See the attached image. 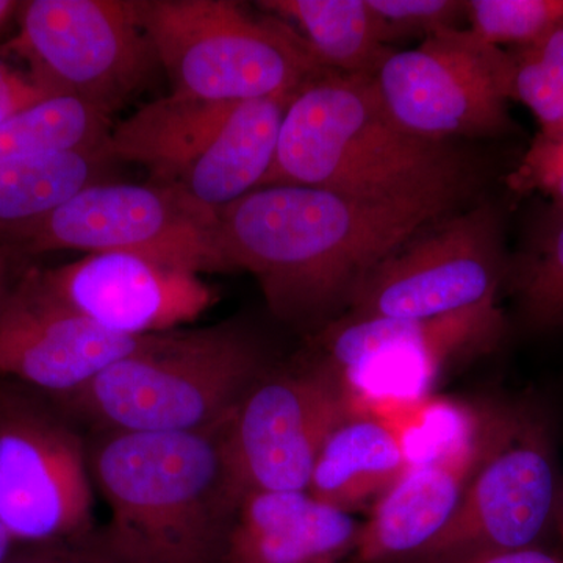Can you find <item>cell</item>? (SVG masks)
<instances>
[{
  "label": "cell",
  "instance_id": "obj_1",
  "mask_svg": "<svg viewBox=\"0 0 563 563\" xmlns=\"http://www.w3.org/2000/svg\"><path fill=\"white\" fill-rule=\"evenodd\" d=\"M461 209L273 185L218 211V242L229 272L252 274L277 318L312 325L347 309L366 276L422 225Z\"/></svg>",
  "mask_w": 563,
  "mask_h": 563
},
{
  "label": "cell",
  "instance_id": "obj_2",
  "mask_svg": "<svg viewBox=\"0 0 563 563\" xmlns=\"http://www.w3.org/2000/svg\"><path fill=\"white\" fill-rule=\"evenodd\" d=\"M483 179L461 143L421 139L393 120L373 77L328 70L292 98L258 188L295 185L369 202L465 207Z\"/></svg>",
  "mask_w": 563,
  "mask_h": 563
},
{
  "label": "cell",
  "instance_id": "obj_3",
  "mask_svg": "<svg viewBox=\"0 0 563 563\" xmlns=\"http://www.w3.org/2000/svg\"><path fill=\"white\" fill-rule=\"evenodd\" d=\"M231 420L196 432L103 431L88 451L110 512L96 553L110 563H224L244 496L229 461Z\"/></svg>",
  "mask_w": 563,
  "mask_h": 563
},
{
  "label": "cell",
  "instance_id": "obj_4",
  "mask_svg": "<svg viewBox=\"0 0 563 563\" xmlns=\"http://www.w3.org/2000/svg\"><path fill=\"white\" fill-rule=\"evenodd\" d=\"M265 368L261 339L246 325L225 321L157 333L58 399L102 431H206L231 420Z\"/></svg>",
  "mask_w": 563,
  "mask_h": 563
},
{
  "label": "cell",
  "instance_id": "obj_5",
  "mask_svg": "<svg viewBox=\"0 0 563 563\" xmlns=\"http://www.w3.org/2000/svg\"><path fill=\"white\" fill-rule=\"evenodd\" d=\"M296 95L218 102L169 92L114 125L106 154L220 211L261 187Z\"/></svg>",
  "mask_w": 563,
  "mask_h": 563
},
{
  "label": "cell",
  "instance_id": "obj_6",
  "mask_svg": "<svg viewBox=\"0 0 563 563\" xmlns=\"http://www.w3.org/2000/svg\"><path fill=\"white\" fill-rule=\"evenodd\" d=\"M174 95L236 102L296 95L328 69L291 25L232 0H133Z\"/></svg>",
  "mask_w": 563,
  "mask_h": 563
},
{
  "label": "cell",
  "instance_id": "obj_7",
  "mask_svg": "<svg viewBox=\"0 0 563 563\" xmlns=\"http://www.w3.org/2000/svg\"><path fill=\"white\" fill-rule=\"evenodd\" d=\"M22 257L125 252L196 274L229 273L218 211L162 185L92 184L40 220L0 233Z\"/></svg>",
  "mask_w": 563,
  "mask_h": 563
},
{
  "label": "cell",
  "instance_id": "obj_8",
  "mask_svg": "<svg viewBox=\"0 0 563 563\" xmlns=\"http://www.w3.org/2000/svg\"><path fill=\"white\" fill-rule=\"evenodd\" d=\"M507 265L501 209L474 203L399 244L358 285L344 317L418 320L498 301Z\"/></svg>",
  "mask_w": 563,
  "mask_h": 563
},
{
  "label": "cell",
  "instance_id": "obj_9",
  "mask_svg": "<svg viewBox=\"0 0 563 563\" xmlns=\"http://www.w3.org/2000/svg\"><path fill=\"white\" fill-rule=\"evenodd\" d=\"M7 44L52 95L111 114L150 84L158 62L133 0H31Z\"/></svg>",
  "mask_w": 563,
  "mask_h": 563
},
{
  "label": "cell",
  "instance_id": "obj_10",
  "mask_svg": "<svg viewBox=\"0 0 563 563\" xmlns=\"http://www.w3.org/2000/svg\"><path fill=\"white\" fill-rule=\"evenodd\" d=\"M510 55L453 29L410 51L393 52L373 76L385 109L413 135L433 141L501 139L510 117Z\"/></svg>",
  "mask_w": 563,
  "mask_h": 563
},
{
  "label": "cell",
  "instance_id": "obj_11",
  "mask_svg": "<svg viewBox=\"0 0 563 563\" xmlns=\"http://www.w3.org/2000/svg\"><path fill=\"white\" fill-rule=\"evenodd\" d=\"M0 523L16 543L57 544L92 526L88 450L70 422L0 384Z\"/></svg>",
  "mask_w": 563,
  "mask_h": 563
},
{
  "label": "cell",
  "instance_id": "obj_12",
  "mask_svg": "<svg viewBox=\"0 0 563 563\" xmlns=\"http://www.w3.org/2000/svg\"><path fill=\"white\" fill-rule=\"evenodd\" d=\"M506 328L501 306L490 301L418 320L343 317L325 325L320 344L346 390L415 398L455 363L496 350Z\"/></svg>",
  "mask_w": 563,
  "mask_h": 563
},
{
  "label": "cell",
  "instance_id": "obj_13",
  "mask_svg": "<svg viewBox=\"0 0 563 563\" xmlns=\"http://www.w3.org/2000/svg\"><path fill=\"white\" fill-rule=\"evenodd\" d=\"M352 415L350 393L328 363L263 377L228 429L229 461L244 495L309 490L322 446Z\"/></svg>",
  "mask_w": 563,
  "mask_h": 563
},
{
  "label": "cell",
  "instance_id": "obj_14",
  "mask_svg": "<svg viewBox=\"0 0 563 563\" xmlns=\"http://www.w3.org/2000/svg\"><path fill=\"white\" fill-rule=\"evenodd\" d=\"M559 499L550 433L542 420L521 412L512 433L473 477L453 518L407 563H453L542 544L558 518Z\"/></svg>",
  "mask_w": 563,
  "mask_h": 563
},
{
  "label": "cell",
  "instance_id": "obj_15",
  "mask_svg": "<svg viewBox=\"0 0 563 563\" xmlns=\"http://www.w3.org/2000/svg\"><path fill=\"white\" fill-rule=\"evenodd\" d=\"M523 410L492 407L443 450L410 466L362 523L355 563H407L439 536L481 466L512 433Z\"/></svg>",
  "mask_w": 563,
  "mask_h": 563
},
{
  "label": "cell",
  "instance_id": "obj_16",
  "mask_svg": "<svg viewBox=\"0 0 563 563\" xmlns=\"http://www.w3.org/2000/svg\"><path fill=\"white\" fill-rule=\"evenodd\" d=\"M36 273L57 301L121 335L176 331L217 301V292L201 274L125 252L87 254L55 268H36Z\"/></svg>",
  "mask_w": 563,
  "mask_h": 563
},
{
  "label": "cell",
  "instance_id": "obj_17",
  "mask_svg": "<svg viewBox=\"0 0 563 563\" xmlns=\"http://www.w3.org/2000/svg\"><path fill=\"white\" fill-rule=\"evenodd\" d=\"M155 335L107 331L57 301L31 268L0 302V374L63 398Z\"/></svg>",
  "mask_w": 563,
  "mask_h": 563
},
{
  "label": "cell",
  "instance_id": "obj_18",
  "mask_svg": "<svg viewBox=\"0 0 563 563\" xmlns=\"http://www.w3.org/2000/svg\"><path fill=\"white\" fill-rule=\"evenodd\" d=\"M362 523L307 490L250 492L229 533L224 563H336L354 554Z\"/></svg>",
  "mask_w": 563,
  "mask_h": 563
},
{
  "label": "cell",
  "instance_id": "obj_19",
  "mask_svg": "<svg viewBox=\"0 0 563 563\" xmlns=\"http://www.w3.org/2000/svg\"><path fill=\"white\" fill-rule=\"evenodd\" d=\"M410 468L401 437L377 418L352 415L322 446L310 479L314 498L352 512L376 504Z\"/></svg>",
  "mask_w": 563,
  "mask_h": 563
},
{
  "label": "cell",
  "instance_id": "obj_20",
  "mask_svg": "<svg viewBox=\"0 0 563 563\" xmlns=\"http://www.w3.org/2000/svg\"><path fill=\"white\" fill-rule=\"evenodd\" d=\"M258 9L291 25L332 73L373 77L387 46L368 0H263Z\"/></svg>",
  "mask_w": 563,
  "mask_h": 563
},
{
  "label": "cell",
  "instance_id": "obj_21",
  "mask_svg": "<svg viewBox=\"0 0 563 563\" xmlns=\"http://www.w3.org/2000/svg\"><path fill=\"white\" fill-rule=\"evenodd\" d=\"M111 117L90 103L55 95L0 124V163L66 152H106Z\"/></svg>",
  "mask_w": 563,
  "mask_h": 563
},
{
  "label": "cell",
  "instance_id": "obj_22",
  "mask_svg": "<svg viewBox=\"0 0 563 563\" xmlns=\"http://www.w3.org/2000/svg\"><path fill=\"white\" fill-rule=\"evenodd\" d=\"M504 284L518 312L536 331L563 329V209L547 206L529 224L509 257Z\"/></svg>",
  "mask_w": 563,
  "mask_h": 563
},
{
  "label": "cell",
  "instance_id": "obj_23",
  "mask_svg": "<svg viewBox=\"0 0 563 563\" xmlns=\"http://www.w3.org/2000/svg\"><path fill=\"white\" fill-rule=\"evenodd\" d=\"M507 52L512 65L510 99L532 111L540 131L563 125V25Z\"/></svg>",
  "mask_w": 563,
  "mask_h": 563
},
{
  "label": "cell",
  "instance_id": "obj_24",
  "mask_svg": "<svg viewBox=\"0 0 563 563\" xmlns=\"http://www.w3.org/2000/svg\"><path fill=\"white\" fill-rule=\"evenodd\" d=\"M466 22L492 46H526L562 27L563 0H468Z\"/></svg>",
  "mask_w": 563,
  "mask_h": 563
},
{
  "label": "cell",
  "instance_id": "obj_25",
  "mask_svg": "<svg viewBox=\"0 0 563 563\" xmlns=\"http://www.w3.org/2000/svg\"><path fill=\"white\" fill-rule=\"evenodd\" d=\"M376 14L385 44L415 36L437 35L462 29L466 21V2L462 0H368Z\"/></svg>",
  "mask_w": 563,
  "mask_h": 563
},
{
  "label": "cell",
  "instance_id": "obj_26",
  "mask_svg": "<svg viewBox=\"0 0 563 563\" xmlns=\"http://www.w3.org/2000/svg\"><path fill=\"white\" fill-rule=\"evenodd\" d=\"M563 169V125L540 131L510 174L507 184L518 195H531L548 177Z\"/></svg>",
  "mask_w": 563,
  "mask_h": 563
},
{
  "label": "cell",
  "instance_id": "obj_27",
  "mask_svg": "<svg viewBox=\"0 0 563 563\" xmlns=\"http://www.w3.org/2000/svg\"><path fill=\"white\" fill-rule=\"evenodd\" d=\"M51 96L55 95L33 79L31 73H22L0 57V124Z\"/></svg>",
  "mask_w": 563,
  "mask_h": 563
},
{
  "label": "cell",
  "instance_id": "obj_28",
  "mask_svg": "<svg viewBox=\"0 0 563 563\" xmlns=\"http://www.w3.org/2000/svg\"><path fill=\"white\" fill-rule=\"evenodd\" d=\"M35 551L11 553L3 563H110L98 553H79V551L52 548L54 544H40Z\"/></svg>",
  "mask_w": 563,
  "mask_h": 563
},
{
  "label": "cell",
  "instance_id": "obj_29",
  "mask_svg": "<svg viewBox=\"0 0 563 563\" xmlns=\"http://www.w3.org/2000/svg\"><path fill=\"white\" fill-rule=\"evenodd\" d=\"M453 563H563V554L537 544V547L504 551V553L470 555Z\"/></svg>",
  "mask_w": 563,
  "mask_h": 563
},
{
  "label": "cell",
  "instance_id": "obj_30",
  "mask_svg": "<svg viewBox=\"0 0 563 563\" xmlns=\"http://www.w3.org/2000/svg\"><path fill=\"white\" fill-rule=\"evenodd\" d=\"M21 258L22 255L14 247L0 243V302L14 285L11 284V280H13L14 269Z\"/></svg>",
  "mask_w": 563,
  "mask_h": 563
},
{
  "label": "cell",
  "instance_id": "obj_31",
  "mask_svg": "<svg viewBox=\"0 0 563 563\" xmlns=\"http://www.w3.org/2000/svg\"><path fill=\"white\" fill-rule=\"evenodd\" d=\"M536 192L547 196L551 206L561 207L563 209V169L553 174L537 188Z\"/></svg>",
  "mask_w": 563,
  "mask_h": 563
},
{
  "label": "cell",
  "instance_id": "obj_32",
  "mask_svg": "<svg viewBox=\"0 0 563 563\" xmlns=\"http://www.w3.org/2000/svg\"><path fill=\"white\" fill-rule=\"evenodd\" d=\"M14 544H16V540L7 531L5 526L0 523V563L5 562L10 558L14 551Z\"/></svg>",
  "mask_w": 563,
  "mask_h": 563
},
{
  "label": "cell",
  "instance_id": "obj_33",
  "mask_svg": "<svg viewBox=\"0 0 563 563\" xmlns=\"http://www.w3.org/2000/svg\"><path fill=\"white\" fill-rule=\"evenodd\" d=\"M20 9V2H13V0H0V29L9 22L13 14L18 13Z\"/></svg>",
  "mask_w": 563,
  "mask_h": 563
},
{
  "label": "cell",
  "instance_id": "obj_34",
  "mask_svg": "<svg viewBox=\"0 0 563 563\" xmlns=\"http://www.w3.org/2000/svg\"><path fill=\"white\" fill-rule=\"evenodd\" d=\"M558 520L561 521L563 529V493L561 495V499H559Z\"/></svg>",
  "mask_w": 563,
  "mask_h": 563
}]
</instances>
